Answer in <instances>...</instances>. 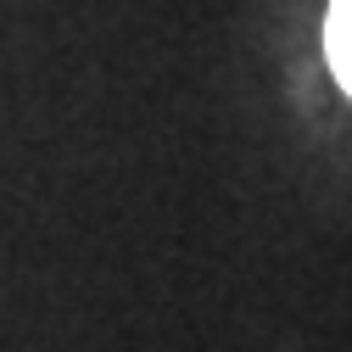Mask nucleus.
<instances>
[{
    "mask_svg": "<svg viewBox=\"0 0 352 352\" xmlns=\"http://www.w3.org/2000/svg\"><path fill=\"white\" fill-rule=\"evenodd\" d=\"M324 56L341 78V90L352 96V0H330V17H324Z\"/></svg>",
    "mask_w": 352,
    "mask_h": 352,
    "instance_id": "obj_1",
    "label": "nucleus"
}]
</instances>
